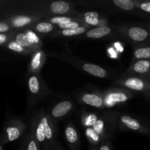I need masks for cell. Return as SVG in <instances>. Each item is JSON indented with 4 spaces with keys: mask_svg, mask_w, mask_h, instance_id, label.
Returning a JSON list of instances; mask_svg holds the SVG:
<instances>
[{
    "mask_svg": "<svg viewBox=\"0 0 150 150\" xmlns=\"http://www.w3.org/2000/svg\"><path fill=\"white\" fill-rule=\"evenodd\" d=\"M29 28L33 30L34 32H37L38 35H48V34L52 35L54 32L58 30L56 25L53 24L49 21L42 20V19L35 23Z\"/></svg>",
    "mask_w": 150,
    "mask_h": 150,
    "instance_id": "cell-20",
    "label": "cell"
},
{
    "mask_svg": "<svg viewBox=\"0 0 150 150\" xmlns=\"http://www.w3.org/2000/svg\"><path fill=\"white\" fill-rule=\"evenodd\" d=\"M66 142L70 150H80L81 143L79 133L75 126L71 122L65 125L64 130Z\"/></svg>",
    "mask_w": 150,
    "mask_h": 150,
    "instance_id": "cell-17",
    "label": "cell"
},
{
    "mask_svg": "<svg viewBox=\"0 0 150 150\" xmlns=\"http://www.w3.org/2000/svg\"><path fill=\"white\" fill-rule=\"evenodd\" d=\"M20 150H42L33 133L29 129L22 139Z\"/></svg>",
    "mask_w": 150,
    "mask_h": 150,
    "instance_id": "cell-23",
    "label": "cell"
},
{
    "mask_svg": "<svg viewBox=\"0 0 150 150\" xmlns=\"http://www.w3.org/2000/svg\"><path fill=\"white\" fill-rule=\"evenodd\" d=\"M101 92L104 99L105 108H113L116 105H123L131 100L136 94L118 86L109 88Z\"/></svg>",
    "mask_w": 150,
    "mask_h": 150,
    "instance_id": "cell-8",
    "label": "cell"
},
{
    "mask_svg": "<svg viewBox=\"0 0 150 150\" xmlns=\"http://www.w3.org/2000/svg\"><path fill=\"white\" fill-rule=\"evenodd\" d=\"M125 73L150 80V59L132 62Z\"/></svg>",
    "mask_w": 150,
    "mask_h": 150,
    "instance_id": "cell-15",
    "label": "cell"
},
{
    "mask_svg": "<svg viewBox=\"0 0 150 150\" xmlns=\"http://www.w3.org/2000/svg\"><path fill=\"white\" fill-rule=\"evenodd\" d=\"M118 128L122 131H130L143 135L150 134V125L147 122L129 114H120Z\"/></svg>",
    "mask_w": 150,
    "mask_h": 150,
    "instance_id": "cell-9",
    "label": "cell"
},
{
    "mask_svg": "<svg viewBox=\"0 0 150 150\" xmlns=\"http://www.w3.org/2000/svg\"><path fill=\"white\" fill-rule=\"evenodd\" d=\"M44 18L41 13L26 5L23 10H14L7 13L5 17L1 18L8 22L12 28L16 30H22L30 27L32 25Z\"/></svg>",
    "mask_w": 150,
    "mask_h": 150,
    "instance_id": "cell-2",
    "label": "cell"
},
{
    "mask_svg": "<svg viewBox=\"0 0 150 150\" xmlns=\"http://www.w3.org/2000/svg\"><path fill=\"white\" fill-rule=\"evenodd\" d=\"M74 103L70 100H63L56 103L48 113L55 122L62 120L74 110Z\"/></svg>",
    "mask_w": 150,
    "mask_h": 150,
    "instance_id": "cell-14",
    "label": "cell"
},
{
    "mask_svg": "<svg viewBox=\"0 0 150 150\" xmlns=\"http://www.w3.org/2000/svg\"><path fill=\"white\" fill-rule=\"evenodd\" d=\"M120 113L116 111H105L98 117L92 130L103 141L111 139L114 132L118 127Z\"/></svg>",
    "mask_w": 150,
    "mask_h": 150,
    "instance_id": "cell-4",
    "label": "cell"
},
{
    "mask_svg": "<svg viewBox=\"0 0 150 150\" xmlns=\"http://www.w3.org/2000/svg\"><path fill=\"white\" fill-rule=\"evenodd\" d=\"M29 130L33 133L37 142L40 146L41 149L51 150L46 139V136H45L43 125L42 124L38 111L32 116V118L30 121V125H29Z\"/></svg>",
    "mask_w": 150,
    "mask_h": 150,
    "instance_id": "cell-13",
    "label": "cell"
},
{
    "mask_svg": "<svg viewBox=\"0 0 150 150\" xmlns=\"http://www.w3.org/2000/svg\"><path fill=\"white\" fill-rule=\"evenodd\" d=\"M31 8L37 10L45 17L54 16H72L79 17L80 13L73 8L70 1L58 0L54 1H33L29 3Z\"/></svg>",
    "mask_w": 150,
    "mask_h": 150,
    "instance_id": "cell-1",
    "label": "cell"
},
{
    "mask_svg": "<svg viewBox=\"0 0 150 150\" xmlns=\"http://www.w3.org/2000/svg\"><path fill=\"white\" fill-rule=\"evenodd\" d=\"M111 7H114L118 10L125 12H130L134 10L136 8L134 1L133 0H113L108 1Z\"/></svg>",
    "mask_w": 150,
    "mask_h": 150,
    "instance_id": "cell-25",
    "label": "cell"
},
{
    "mask_svg": "<svg viewBox=\"0 0 150 150\" xmlns=\"http://www.w3.org/2000/svg\"><path fill=\"white\" fill-rule=\"evenodd\" d=\"M31 60L28 66L29 74H39L40 73L42 66L46 61V55L42 49H38L31 54Z\"/></svg>",
    "mask_w": 150,
    "mask_h": 150,
    "instance_id": "cell-16",
    "label": "cell"
},
{
    "mask_svg": "<svg viewBox=\"0 0 150 150\" xmlns=\"http://www.w3.org/2000/svg\"><path fill=\"white\" fill-rule=\"evenodd\" d=\"M41 122L43 125L45 136L51 150H56L59 142L57 140V128L56 122L50 117L48 111L41 109L38 111Z\"/></svg>",
    "mask_w": 150,
    "mask_h": 150,
    "instance_id": "cell-11",
    "label": "cell"
},
{
    "mask_svg": "<svg viewBox=\"0 0 150 150\" xmlns=\"http://www.w3.org/2000/svg\"><path fill=\"white\" fill-rule=\"evenodd\" d=\"M98 150H114L111 139L103 141L98 146Z\"/></svg>",
    "mask_w": 150,
    "mask_h": 150,
    "instance_id": "cell-32",
    "label": "cell"
},
{
    "mask_svg": "<svg viewBox=\"0 0 150 150\" xmlns=\"http://www.w3.org/2000/svg\"><path fill=\"white\" fill-rule=\"evenodd\" d=\"M112 31V27L108 25L92 27L85 33V37L89 39H100L111 35Z\"/></svg>",
    "mask_w": 150,
    "mask_h": 150,
    "instance_id": "cell-21",
    "label": "cell"
},
{
    "mask_svg": "<svg viewBox=\"0 0 150 150\" xmlns=\"http://www.w3.org/2000/svg\"><path fill=\"white\" fill-rule=\"evenodd\" d=\"M144 95L145 97H147V98H150V89L148 90L147 92H144Z\"/></svg>",
    "mask_w": 150,
    "mask_h": 150,
    "instance_id": "cell-35",
    "label": "cell"
},
{
    "mask_svg": "<svg viewBox=\"0 0 150 150\" xmlns=\"http://www.w3.org/2000/svg\"><path fill=\"white\" fill-rule=\"evenodd\" d=\"M27 87L28 102L26 112L29 114L38 103L48 96L51 91L40 76V73L29 75L27 79Z\"/></svg>",
    "mask_w": 150,
    "mask_h": 150,
    "instance_id": "cell-3",
    "label": "cell"
},
{
    "mask_svg": "<svg viewBox=\"0 0 150 150\" xmlns=\"http://www.w3.org/2000/svg\"><path fill=\"white\" fill-rule=\"evenodd\" d=\"M80 18L89 27H98V26L106 25V21L103 18H101L100 15L95 11H89L83 14H79Z\"/></svg>",
    "mask_w": 150,
    "mask_h": 150,
    "instance_id": "cell-18",
    "label": "cell"
},
{
    "mask_svg": "<svg viewBox=\"0 0 150 150\" xmlns=\"http://www.w3.org/2000/svg\"><path fill=\"white\" fill-rule=\"evenodd\" d=\"M112 83L118 87L123 88L132 92H144L150 89V80L133 76L125 73L117 79H114Z\"/></svg>",
    "mask_w": 150,
    "mask_h": 150,
    "instance_id": "cell-6",
    "label": "cell"
},
{
    "mask_svg": "<svg viewBox=\"0 0 150 150\" xmlns=\"http://www.w3.org/2000/svg\"><path fill=\"white\" fill-rule=\"evenodd\" d=\"M148 27H149V30H150V24L148 25Z\"/></svg>",
    "mask_w": 150,
    "mask_h": 150,
    "instance_id": "cell-37",
    "label": "cell"
},
{
    "mask_svg": "<svg viewBox=\"0 0 150 150\" xmlns=\"http://www.w3.org/2000/svg\"><path fill=\"white\" fill-rule=\"evenodd\" d=\"M0 150H3V146H2V145H0Z\"/></svg>",
    "mask_w": 150,
    "mask_h": 150,
    "instance_id": "cell-36",
    "label": "cell"
},
{
    "mask_svg": "<svg viewBox=\"0 0 150 150\" xmlns=\"http://www.w3.org/2000/svg\"><path fill=\"white\" fill-rule=\"evenodd\" d=\"M24 31L26 32V33L27 34V35L29 36V39L31 40V41H32L35 45H38V47L42 48V40H41L40 37L38 35V34L37 33V32H34L33 30L30 29L29 28H26V29H24Z\"/></svg>",
    "mask_w": 150,
    "mask_h": 150,
    "instance_id": "cell-28",
    "label": "cell"
},
{
    "mask_svg": "<svg viewBox=\"0 0 150 150\" xmlns=\"http://www.w3.org/2000/svg\"><path fill=\"white\" fill-rule=\"evenodd\" d=\"M116 30L135 45L146 44L150 40V31L136 25H118Z\"/></svg>",
    "mask_w": 150,
    "mask_h": 150,
    "instance_id": "cell-7",
    "label": "cell"
},
{
    "mask_svg": "<svg viewBox=\"0 0 150 150\" xmlns=\"http://www.w3.org/2000/svg\"><path fill=\"white\" fill-rule=\"evenodd\" d=\"M4 48L10 50V51H13V52L21 54V55H29V54H32L30 51H29L27 49L23 48V47L21 45H20L18 42H16L13 38H12V39L4 45Z\"/></svg>",
    "mask_w": 150,
    "mask_h": 150,
    "instance_id": "cell-26",
    "label": "cell"
},
{
    "mask_svg": "<svg viewBox=\"0 0 150 150\" xmlns=\"http://www.w3.org/2000/svg\"><path fill=\"white\" fill-rule=\"evenodd\" d=\"M51 56L57 57V58L62 59L67 62L70 63L72 65L75 66L79 70L88 73L95 77L100 78V79H108L109 78V73L106 69L103 68L101 66L98 64H92V63L86 62L81 60L76 57L71 55L62 54V53H57V54H51Z\"/></svg>",
    "mask_w": 150,
    "mask_h": 150,
    "instance_id": "cell-5",
    "label": "cell"
},
{
    "mask_svg": "<svg viewBox=\"0 0 150 150\" xmlns=\"http://www.w3.org/2000/svg\"><path fill=\"white\" fill-rule=\"evenodd\" d=\"M89 29L91 28L88 26H81L73 29H58L51 35V38H70L79 36L86 33Z\"/></svg>",
    "mask_w": 150,
    "mask_h": 150,
    "instance_id": "cell-22",
    "label": "cell"
},
{
    "mask_svg": "<svg viewBox=\"0 0 150 150\" xmlns=\"http://www.w3.org/2000/svg\"><path fill=\"white\" fill-rule=\"evenodd\" d=\"M15 31L13 28L10 26L8 22L4 18H1V22H0V34H5L10 33V32Z\"/></svg>",
    "mask_w": 150,
    "mask_h": 150,
    "instance_id": "cell-30",
    "label": "cell"
},
{
    "mask_svg": "<svg viewBox=\"0 0 150 150\" xmlns=\"http://www.w3.org/2000/svg\"><path fill=\"white\" fill-rule=\"evenodd\" d=\"M56 150H64V148H63V146H62V144H60V142L59 143V144L57 145V149H56Z\"/></svg>",
    "mask_w": 150,
    "mask_h": 150,
    "instance_id": "cell-33",
    "label": "cell"
},
{
    "mask_svg": "<svg viewBox=\"0 0 150 150\" xmlns=\"http://www.w3.org/2000/svg\"><path fill=\"white\" fill-rule=\"evenodd\" d=\"M26 128V125L18 119H11L6 122L0 139L1 145L4 146L18 139L23 134Z\"/></svg>",
    "mask_w": 150,
    "mask_h": 150,
    "instance_id": "cell-10",
    "label": "cell"
},
{
    "mask_svg": "<svg viewBox=\"0 0 150 150\" xmlns=\"http://www.w3.org/2000/svg\"><path fill=\"white\" fill-rule=\"evenodd\" d=\"M134 4L136 9L141 10L142 11L145 12L150 14V1H139L134 0Z\"/></svg>",
    "mask_w": 150,
    "mask_h": 150,
    "instance_id": "cell-29",
    "label": "cell"
},
{
    "mask_svg": "<svg viewBox=\"0 0 150 150\" xmlns=\"http://www.w3.org/2000/svg\"><path fill=\"white\" fill-rule=\"evenodd\" d=\"M14 32L15 31L10 32V33L0 34V45H1V47H4V45L13 38Z\"/></svg>",
    "mask_w": 150,
    "mask_h": 150,
    "instance_id": "cell-31",
    "label": "cell"
},
{
    "mask_svg": "<svg viewBox=\"0 0 150 150\" xmlns=\"http://www.w3.org/2000/svg\"><path fill=\"white\" fill-rule=\"evenodd\" d=\"M82 124L87 128L92 127L98 119V116L95 114H86L82 115Z\"/></svg>",
    "mask_w": 150,
    "mask_h": 150,
    "instance_id": "cell-27",
    "label": "cell"
},
{
    "mask_svg": "<svg viewBox=\"0 0 150 150\" xmlns=\"http://www.w3.org/2000/svg\"><path fill=\"white\" fill-rule=\"evenodd\" d=\"M89 150H98V146H94V145H91Z\"/></svg>",
    "mask_w": 150,
    "mask_h": 150,
    "instance_id": "cell-34",
    "label": "cell"
},
{
    "mask_svg": "<svg viewBox=\"0 0 150 150\" xmlns=\"http://www.w3.org/2000/svg\"><path fill=\"white\" fill-rule=\"evenodd\" d=\"M142 59H150V45L142 44L133 45V58L131 62Z\"/></svg>",
    "mask_w": 150,
    "mask_h": 150,
    "instance_id": "cell-24",
    "label": "cell"
},
{
    "mask_svg": "<svg viewBox=\"0 0 150 150\" xmlns=\"http://www.w3.org/2000/svg\"><path fill=\"white\" fill-rule=\"evenodd\" d=\"M13 38L16 41V42H18L20 45H21L23 48H25L26 49H27L28 51H30L31 54L33 53L34 51H36V50L42 49L41 48L38 47V45H35V44L31 41V40L29 39V36H28L27 34L26 33L24 29L15 31Z\"/></svg>",
    "mask_w": 150,
    "mask_h": 150,
    "instance_id": "cell-19",
    "label": "cell"
},
{
    "mask_svg": "<svg viewBox=\"0 0 150 150\" xmlns=\"http://www.w3.org/2000/svg\"><path fill=\"white\" fill-rule=\"evenodd\" d=\"M76 100L81 105H89L98 109L105 108L102 92L98 90L84 89L81 91L76 95Z\"/></svg>",
    "mask_w": 150,
    "mask_h": 150,
    "instance_id": "cell-12",
    "label": "cell"
}]
</instances>
